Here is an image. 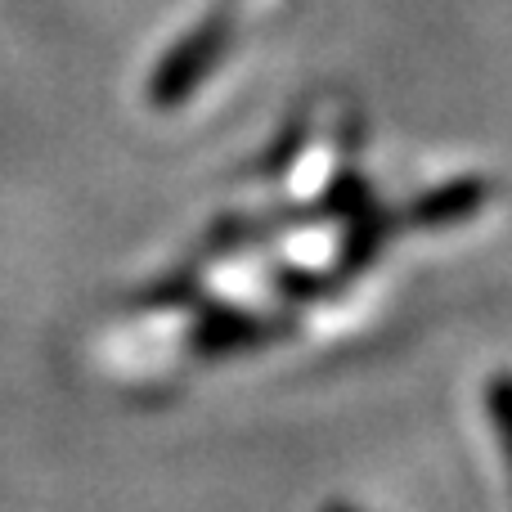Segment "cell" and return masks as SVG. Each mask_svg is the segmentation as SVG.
Listing matches in <instances>:
<instances>
[{
  "instance_id": "cell-1",
  "label": "cell",
  "mask_w": 512,
  "mask_h": 512,
  "mask_svg": "<svg viewBox=\"0 0 512 512\" xmlns=\"http://www.w3.org/2000/svg\"><path fill=\"white\" fill-rule=\"evenodd\" d=\"M230 32H234V14L230 9H212L194 32H185L176 45L167 50L162 68L153 72V86H149V99L158 108H176L180 99H189L207 77H212L216 59L225 54L230 45Z\"/></svg>"
}]
</instances>
